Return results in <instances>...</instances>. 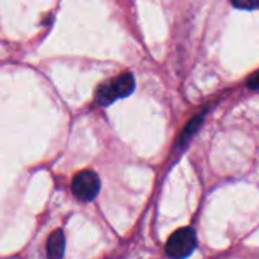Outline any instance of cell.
<instances>
[{
    "label": "cell",
    "mask_w": 259,
    "mask_h": 259,
    "mask_svg": "<svg viewBox=\"0 0 259 259\" xmlns=\"http://www.w3.org/2000/svg\"><path fill=\"white\" fill-rule=\"evenodd\" d=\"M64 245H66V239H64V233L61 230H55L54 233H51L48 244H46L48 259H63Z\"/></svg>",
    "instance_id": "4"
},
{
    "label": "cell",
    "mask_w": 259,
    "mask_h": 259,
    "mask_svg": "<svg viewBox=\"0 0 259 259\" xmlns=\"http://www.w3.org/2000/svg\"><path fill=\"white\" fill-rule=\"evenodd\" d=\"M135 90V78L132 73H120L116 78L101 84L96 90V102L99 105H110L119 98H126Z\"/></svg>",
    "instance_id": "1"
},
{
    "label": "cell",
    "mask_w": 259,
    "mask_h": 259,
    "mask_svg": "<svg viewBox=\"0 0 259 259\" xmlns=\"http://www.w3.org/2000/svg\"><path fill=\"white\" fill-rule=\"evenodd\" d=\"M201 117L203 116H198V117H194L189 123H188V126H186V130L182 133V138H180V141L182 142H186L192 135H194V132L198 128V125H200V122H201Z\"/></svg>",
    "instance_id": "5"
},
{
    "label": "cell",
    "mask_w": 259,
    "mask_h": 259,
    "mask_svg": "<svg viewBox=\"0 0 259 259\" xmlns=\"http://www.w3.org/2000/svg\"><path fill=\"white\" fill-rule=\"evenodd\" d=\"M232 5L238 10H256L259 8V0H230Z\"/></svg>",
    "instance_id": "6"
},
{
    "label": "cell",
    "mask_w": 259,
    "mask_h": 259,
    "mask_svg": "<svg viewBox=\"0 0 259 259\" xmlns=\"http://www.w3.org/2000/svg\"><path fill=\"white\" fill-rule=\"evenodd\" d=\"M247 84H248L250 89H259V72H256L253 76H250Z\"/></svg>",
    "instance_id": "7"
},
{
    "label": "cell",
    "mask_w": 259,
    "mask_h": 259,
    "mask_svg": "<svg viewBox=\"0 0 259 259\" xmlns=\"http://www.w3.org/2000/svg\"><path fill=\"white\" fill-rule=\"evenodd\" d=\"M197 245L195 233L191 227H182L176 230L168 242H166V253L174 259H185L188 257Z\"/></svg>",
    "instance_id": "2"
},
{
    "label": "cell",
    "mask_w": 259,
    "mask_h": 259,
    "mask_svg": "<svg viewBox=\"0 0 259 259\" xmlns=\"http://www.w3.org/2000/svg\"><path fill=\"white\" fill-rule=\"evenodd\" d=\"M101 189V182L96 172L93 171H81L73 177L72 192L81 201H92Z\"/></svg>",
    "instance_id": "3"
}]
</instances>
